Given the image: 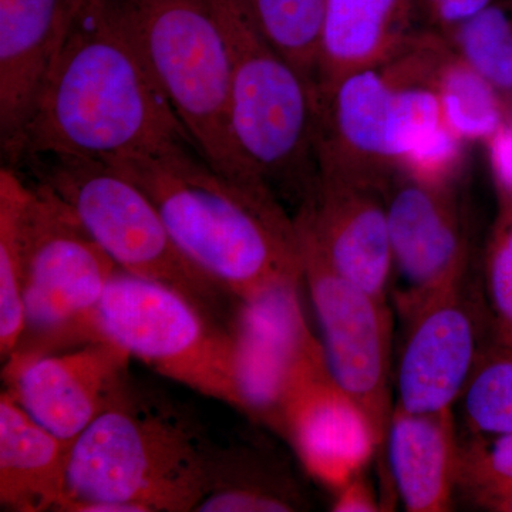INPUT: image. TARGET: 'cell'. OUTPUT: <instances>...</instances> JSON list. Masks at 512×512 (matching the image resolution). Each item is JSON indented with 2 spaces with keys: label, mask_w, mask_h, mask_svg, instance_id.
<instances>
[{
  "label": "cell",
  "mask_w": 512,
  "mask_h": 512,
  "mask_svg": "<svg viewBox=\"0 0 512 512\" xmlns=\"http://www.w3.org/2000/svg\"><path fill=\"white\" fill-rule=\"evenodd\" d=\"M177 140L190 137L109 6L86 3L50 70L13 164L47 157L116 163Z\"/></svg>",
  "instance_id": "cell-1"
},
{
  "label": "cell",
  "mask_w": 512,
  "mask_h": 512,
  "mask_svg": "<svg viewBox=\"0 0 512 512\" xmlns=\"http://www.w3.org/2000/svg\"><path fill=\"white\" fill-rule=\"evenodd\" d=\"M110 164L146 192L192 264L235 299L303 282L295 220L269 188L229 180L188 140Z\"/></svg>",
  "instance_id": "cell-2"
},
{
  "label": "cell",
  "mask_w": 512,
  "mask_h": 512,
  "mask_svg": "<svg viewBox=\"0 0 512 512\" xmlns=\"http://www.w3.org/2000/svg\"><path fill=\"white\" fill-rule=\"evenodd\" d=\"M215 444L194 414L131 382L70 448L63 512H194Z\"/></svg>",
  "instance_id": "cell-3"
},
{
  "label": "cell",
  "mask_w": 512,
  "mask_h": 512,
  "mask_svg": "<svg viewBox=\"0 0 512 512\" xmlns=\"http://www.w3.org/2000/svg\"><path fill=\"white\" fill-rule=\"evenodd\" d=\"M106 3L202 158L235 183L269 188L232 137L231 59L214 0Z\"/></svg>",
  "instance_id": "cell-4"
},
{
  "label": "cell",
  "mask_w": 512,
  "mask_h": 512,
  "mask_svg": "<svg viewBox=\"0 0 512 512\" xmlns=\"http://www.w3.org/2000/svg\"><path fill=\"white\" fill-rule=\"evenodd\" d=\"M231 59V133L276 197L299 205L318 178L315 87L256 29L244 0H214Z\"/></svg>",
  "instance_id": "cell-5"
},
{
  "label": "cell",
  "mask_w": 512,
  "mask_h": 512,
  "mask_svg": "<svg viewBox=\"0 0 512 512\" xmlns=\"http://www.w3.org/2000/svg\"><path fill=\"white\" fill-rule=\"evenodd\" d=\"M29 163L37 183L69 207L117 268L174 289L215 322L231 293L181 252L146 192L123 171L83 158Z\"/></svg>",
  "instance_id": "cell-6"
},
{
  "label": "cell",
  "mask_w": 512,
  "mask_h": 512,
  "mask_svg": "<svg viewBox=\"0 0 512 512\" xmlns=\"http://www.w3.org/2000/svg\"><path fill=\"white\" fill-rule=\"evenodd\" d=\"M20 239L26 322L15 353H50L67 343L96 340L94 313L119 271L113 259L39 183H28Z\"/></svg>",
  "instance_id": "cell-7"
},
{
  "label": "cell",
  "mask_w": 512,
  "mask_h": 512,
  "mask_svg": "<svg viewBox=\"0 0 512 512\" xmlns=\"http://www.w3.org/2000/svg\"><path fill=\"white\" fill-rule=\"evenodd\" d=\"M319 173L386 191L404 158L444 123L436 93L363 70L316 90Z\"/></svg>",
  "instance_id": "cell-8"
},
{
  "label": "cell",
  "mask_w": 512,
  "mask_h": 512,
  "mask_svg": "<svg viewBox=\"0 0 512 512\" xmlns=\"http://www.w3.org/2000/svg\"><path fill=\"white\" fill-rule=\"evenodd\" d=\"M94 336L242 412L228 329L174 289L119 269L94 313Z\"/></svg>",
  "instance_id": "cell-9"
},
{
  "label": "cell",
  "mask_w": 512,
  "mask_h": 512,
  "mask_svg": "<svg viewBox=\"0 0 512 512\" xmlns=\"http://www.w3.org/2000/svg\"><path fill=\"white\" fill-rule=\"evenodd\" d=\"M296 231L303 284L322 332L326 366L340 389L366 414L382 457L394 409L389 305L340 275L315 241L298 225Z\"/></svg>",
  "instance_id": "cell-10"
},
{
  "label": "cell",
  "mask_w": 512,
  "mask_h": 512,
  "mask_svg": "<svg viewBox=\"0 0 512 512\" xmlns=\"http://www.w3.org/2000/svg\"><path fill=\"white\" fill-rule=\"evenodd\" d=\"M407 316L394 404L414 414L451 410L490 339L483 293L468 291L466 272L431 292Z\"/></svg>",
  "instance_id": "cell-11"
},
{
  "label": "cell",
  "mask_w": 512,
  "mask_h": 512,
  "mask_svg": "<svg viewBox=\"0 0 512 512\" xmlns=\"http://www.w3.org/2000/svg\"><path fill=\"white\" fill-rule=\"evenodd\" d=\"M131 356L106 340L63 353H15L8 392L36 423L73 443L130 382Z\"/></svg>",
  "instance_id": "cell-12"
},
{
  "label": "cell",
  "mask_w": 512,
  "mask_h": 512,
  "mask_svg": "<svg viewBox=\"0 0 512 512\" xmlns=\"http://www.w3.org/2000/svg\"><path fill=\"white\" fill-rule=\"evenodd\" d=\"M301 284L289 282L238 299L227 326L242 412L278 430L292 379L319 342L303 318Z\"/></svg>",
  "instance_id": "cell-13"
},
{
  "label": "cell",
  "mask_w": 512,
  "mask_h": 512,
  "mask_svg": "<svg viewBox=\"0 0 512 512\" xmlns=\"http://www.w3.org/2000/svg\"><path fill=\"white\" fill-rule=\"evenodd\" d=\"M279 431L291 440L309 473L338 490L377 454L366 414L330 376L320 342L286 392Z\"/></svg>",
  "instance_id": "cell-14"
},
{
  "label": "cell",
  "mask_w": 512,
  "mask_h": 512,
  "mask_svg": "<svg viewBox=\"0 0 512 512\" xmlns=\"http://www.w3.org/2000/svg\"><path fill=\"white\" fill-rule=\"evenodd\" d=\"M393 266L409 285L406 313L468 272L470 242L453 185L420 183L397 173L384 191Z\"/></svg>",
  "instance_id": "cell-15"
},
{
  "label": "cell",
  "mask_w": 512,
  "mask_h": 512,
  "mask_svg": "<svg viewBox=\"0 0 512 512\" xmlns=\"http://www.w3.org/2000/svg\"><path fill=\"white\" fill-rule=\"evenodd\" d=\"M293 220L340 275L387 302L394 266L383 191L318 173Z\"/></svg>",
  "instance_id": "cell-16"
},
{
  "label": "cell",
  "mask_w": 512,
  "mask_h": 512,
  "mask_svg": "<svg viewBox=\"0 0 512 512\" xmlns=\"http://www.w3.org/2000/svg\"><path fill=\"white\" fill-rule=\"evenodd\" d=\"M87 0H0V138L18 156L50 70Z\"/></svg>",
  "instance_id": "cell-17"
},
{
  "label": "cell",
  "mask_w": 512,
  "mask_h": 512,
  "mask_svg": "<svg viewBox=\"0 0 512 512\" xmlns=\"http://www.w3.org/2000/svg\"><path fill=\"white\" fill-rule=\"evenodd\" d=\"M417 8L419 0H328L315 92L396 59L417 33Z\"/></svg>",
  "instance_id": "cell-18"
},
{
  "label": "cell",
  "mask_w": 512,
  "mask_h": 512,
  "mask_svg": "<svg viewBox=\"0 0 512 512\" xmlns=\"http://www.w3.org/2000/svg\"><path fill=\"white\" fill-rule=\"evenodd\" d=\"M386 456L390 477L407 511L451 510L460 457L451 410L414 414L394 404Z\"/></svg>",
  "instance_id": "cell-19"
},
{
  "label": "cell",
  "mask_w": 512,
  "mask_h": 512,
  "mask_svg": "<svg viewBox=\"0 0 512 512\" xmlns=\"http://www.w3.org/2000/svg\"><path fill=\"white\" fill-rule=\"evenodd\" d=\"M72 443L36 423L12 394H0V505L18 512L57 511L66 493Z\"/></svg>",
  "instance_id": "cell-20"
},
{
  "label": "cell",
  "mask_w": 512,
  "mask_h": 512,
  "mask_svg": "<svg viewBox=\"0 0 512 512\" xmlns=\"http://www.w3.org/2000/svg\"><path fill=\"white\" fill-rule=\"evenodd\" d=\"M305 505L271 457L247 446H215L207 491L194 512H291Z\"/></svg>",
  "instance_id": "cell-21"
},
{
  "label": "cell",
  "mask_w": 512,
  "mask_h": 512,
  "mask_svg": "<svg viewBox=\"0 0 512 512\" xmlns=\"http://www.w3.org/2000/svg\"><path fill=\"white\" fill-rule=\"evenodd\" d=\"M28 183L12 165L0 170V355L8 360L25 333L20 214Z\"/></svg>",
  "instance_id": "cell-22"
},
{
  "label": "cell",
  "mask_w": 512,
  "mask_h": 512,
  "mask_svg": "<svg viewBox=\"0 0 512 512\" xmlns=\"http://www.w3.org/2000/svg\"><path fill=\"white\" fill-rule=\"evenodd\" d=\"M266 42L315 87L328 0H244Z\"/></svg>",
  "instance_id": "cell-23"
},
{
  "label": "cell",
  "mask_w": 512,
  "mask_h": 512,
  "mask_svg": "<svg viewBox=\"0 0 512 512\" xmlns=\"http://www.w3.org/2000/svg\"><path fill=\"white\" fill-rule=\"evenodd\" d=\"M460 402L473 436L512 433V343L490 336Z\"/></svg>",
  "instance_id": "cell-24"
},
{
  "label": "cell",
  "mask_w": 512,
  "mask_h": 512,
  "mask_svg": "<svg viewBox=\"0 0 512 512\" xmlns=\"http://www.w3.org/2000/svg\"><path fill=\"white\" fill-rule=\"evenodd\" d=\"M441 35L498 92L512 94V0H495Z\"/></svg>",
  "instance_id": "cell-25"
},
{
  "label": "cell",
  "mask_w": 512,
  "mask_h": 512,
  "mask_svg": "<svg viewBox=\"0 0 512 512\" xmlns=\"http://www.w3.org/2000/svg\"><path fill=\"white\" fill-rule=\"evenodd\" d=\"M483 298L493 338L512 343V192L498 191V211L484 254Z\"/></svg>",
  "instance_id": "cell-26"
},
{
  "label": "cell",
  "mask_w": 512,
  "mask_h": 512,
  "mask_svg": "<svg viewBox=\"0 0 512 512\" xmlns=\"http://www.w3.org/2000/svg\"><path fill=\"white\" fill-rule=\"evenodd\" d=\"M457 485L477 503L512 491V433L476 436L460 446Z\"/></svg>",
  "instance_id": "cell-27"
},
{
  "label": "cell",
  "mask_w": 512,
  "mask_h": 512,
  "mask_svg": "<svg viewBox=\"0 0 512 512\" xmlns=\"http://www.w3.org/2000/svg\"><path fill=\"white\" fill-rule=\"evenodd\" d=\"M463 146V140L441 128L404 158L399 173L424 184L453 185L463 165Z\"/></svg>",
  "instance_id": "cell-28"
},
{
  "label": "cell",
  "mask_w": 512,
  "mask_h": 512,
  "mask_svg": "<svg viewBox=\"0 0 512 512\" xmlns=\"http://www.w3.org/2000/svg\"><path fill=\"white\" fill-rule=\"evenodd\" d=\"M494 2L495 0H419V6L433 29L444 33Z\"/></svg>",
  "instance_id": "cell-29"
},
{
  "label": "cell",
  "mask_w": 512,
  "mask_h": 512,
  "mask_svg": "<svg viewBox=\"0 0 512 512\" xmlns=\"http://www.w3.org/2000/svg\"><path fill=\"white\" fill-rule=\"evenodd\" d=\"M485 143L497 191L512 192V117H507Z\"/></svg>",
  "instance_id": "cell-30"
},
{
  "label": "cell",
  "mask_w": 512,
  "mask_h": 512,
  "mask_svg": "<svg viewBox=\"0 0 512 512\" xmlns=\"http://www.w3.org/2000/svg\"><path fill=\"white\" fill-rule=\"evenodd\" d=\"M339 495L333 504V511L338 512H375L382 510L377 503L375 495L372 494V488L363 480L356 476L339 488Z\"/></svg>",
  "instance_id": "cell-31"
},
{
  "label": "cell",
  "mask_w": 512,
  "mask_h": 512,
  "mask_svg": "<svg viewBox=\"0 0 512 512\" xmlns=\"http://www.w3.org/2000/svg\"><path fill=\"white\" fill-rule=\"evenodd\" d=\"M478 504L483 507L490 508L494 511L512 512V491L508 493H501L491 495V497L484 498V500L478 501Z\"/></svg>",
  "instance_id": "cell-32"
},
{
  "label": "cell",
  "mask_w": 512,
  "mask_h": 512,
  "mask_svg": "<svg viewBox=\"0 0 512 512\" xmlns=\"http://www.w3.org/2000/svg\"><path fill=\"white\" fill-rule=\"evenodd\" d=\"M106 2V0H87V3H101Z\"/></svg>",
  "instance_id": "cell-33"
}]
</instances>
